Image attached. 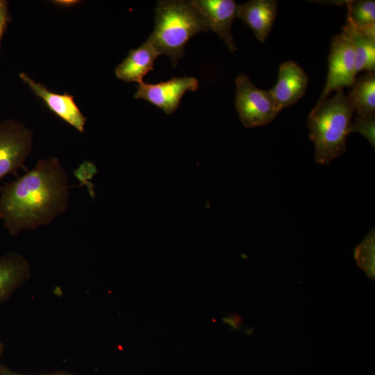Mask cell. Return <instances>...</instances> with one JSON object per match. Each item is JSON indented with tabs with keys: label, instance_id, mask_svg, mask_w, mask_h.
Masks as SVG:
<instances>
[{
	"label": "cell",
	"instance_id": "cell-8",
	"mask_svg": "<svg viewBox=\"0 0 375 375\" xmlns=\"http://www.w3.org/2000/svg\"><path fill=\"white\" fill-rule=\"evenodd\" d=\"M19 77L35 95L44 101L49 110L79 132L84 131L87 119L81 112L72 95L67 92L58 94L51 92L24 72L20 73Z\"/></svg>",
	"mask_w": 375,
	"mask_h": 375
},
{
	"label": "cell",
	"instance_id": "cell-19",
	"mask_svg": "<svg viewBox=\"0 0 375 375\" xmlns=\"http://www.w3.org/2000/svg\"><path fill=\"white\" fill-rule=\"evenodd\" d=\"M10 22V17L8 12V2L3 1L0 3V46L2 37Z\"/></svg>",
	"mask_w": 375,
	"mask_h": 375
},
{
	"label": "cell",
	"instance_id": "cell-12",
	"mask_svg": "<svg viewBox=\"0 0 375 375\" xmlns=\"http://www.w3.org/2000/svg\"><path fill=\"white\" fill-rule=\"evenodd\" d=\"M159 55L154 47L146 40L140 47L131 49L115 67V76L127 83H141L147 73L153 70L155 60Z\"/></svg>",
	"mask_w": 375,
	"mask_h": 375
},
{
	"label": "cell",
	"instance_id": "cell-10",
	"mask_svg": "<svg viewBox=\"0 0 375 375\" xmlns=\"http://www.w3.org/2000/svg\"><path fill=\"white\" fill-rule=\"evenodd\" d=\"M308 81L306 73L297 62L288 60L279 66L278 81L271 90L278 112L305 94Z\"/></svg>",
	"mask_w": 375,
	"mask_h": 375
},
{
	"label": "cell",
	"instance_id": "cell-1",
	"mask_svg": "<svg viewBox=\"0 0 375 375\" xmlns=\"http://www.w3.org/2000/svg\"><path fill=\"white\" fill-rule=\"evenodd\" d=\"M0 189V219L12 236L47 225L67 209L68 176L57 158L38 160Z\"/></svg>",
	"mask_w": 375,
	"mask_h": 375
},
{
	"label": "cell",
	"instance_id": "cell-5",
	"mask_svg": "<svg viewBox=\"0 0 375 375\" xmlns=\"http://www.w3.org/2000/svg\"><path fill=\"white\" fill-rule=\"evenodd\" d=\"M328 60L326 82L317 104L326 101L334 90H343L344 87L351 88L356 78L353 49L350 41L342 33L331 38Z\"/></svg>",
	"mask_w": 375,
	"mask_h": 375
},
{
	"label": "cell",
	"instance_id": "cell-4",
	"mask_svg": "<svg viewBox=\"0 0 375 375\" xmlns=\"http://www.w3.org/2000/svg\"><path fill=\"white\" fill-rule=\"evenodd\" d=\"M235 105L245 127H256L271 123L278 115L272 90H263L253 84L245 74L236 79Z\"/></svg>",
	"mask_w": 375,
	"mask_h": 375
},
{
	"label": "cell",
	"instance_id": "cell-22",
	"mask_svg": "<svg viewBox=\"0 0 375 375\" xmlns=\"http://www.w3.org/2000/svg\"><path fill=\"white\" fill-rule=\"evenodd\" d=\"M51 375H72V374H65V373H56V374H53Z\"/></svg>",
	"mask_w": 375,
	"mask_h": 375
},
{
	"label": "cell",
	"instance_id": "cell-3",
	"mask_svg": "<svg viewBox=\"0 0 375 375\" xmlns=\"http://www.w3.org/2000/svg\"><path fill=\"white\" fill-rule=\"evenodd\" d=\"M353 106L343 90L310 111L306 124L310 139L315 147V161L319 165H329L344 153L347 138L351 133Z\"/></svg>",
	"mask_w": 375,
	"mask_h": 375
},
{
	"label": "cell",
	"instance_id": "cell-13",
	"mask_svg": "<svg viewBox=\"0 0 375 375\" xmlns=\"http://www.w3.org/2000/svg\"><path fill=\"white\" fill-rule=\"evenodd\" d=\"M31 276V265L21 254L6 253L0 256V303L3 302Z\"/></svg>",
	"mask_w": 375,
	"mask_h": 375
},
{
	"label": "cell",
	"instance_id": "cell-2",
	"mask_svg": "<svg viewBox=\"0 0 375 375\" xmlns=\"http://www.w3.org/2000/svg\"><path fill=\"white\" fill-rule=\"evenodd\" d=\"M208 31L205 17L192 1H158L154 28L147 40L160 55H167L176 66L189 40L198 33Z\"/></svg>",
	"mask_w": 375,
	"mask_h": 375
},
{
	"label": "cell",
	"instance_id": "cell-21",
	"mask_svg": "<svg viewBox=\"0 0 375 375\" xmlns=\"http://www.w3.org/2000/svg\"><path fill=\"white\" fill-rule=\"evenodd\" d=\"M53 2H56L55 3H57L58 5H60V6H70L72 5H74L75 3H76V2H78L77 1H53Z\"/></svg>",
	"mask_w": 375,
	"mask_h": 375
},
{
	"label": "cell",
	"instance_id": "cell-14",
	"mask_svg": "<svg viewBox=\"0 0 375 375\" xmlns=\"http://www.w3.org/2000/svg\"><path fill=\"white\" fill-rule=\"evenodd\" d=\"M350 41L356 61L357 73L365 70L375 72V38L361 32L347 16L342 32Z\"/></svg>",
	"mask_w": 375,
	"mask_h": 375
},
{
	"label": "cell",
	"instance_id": "cell-20",
	"mask_svg": "<svg viewBox=\"0 0 375 375\" xmlns=\"http://www.w3.org/2000/svg\"><path fill=\"white\" fill-rule=\"evenodd\" d=\"M0 375H26V374H18L15 372H12L9 369L0 366Z\"/></svg>",
	"mask_w": 375,
	"mask_h": 375
},
{
	"label": "cell",
	"instance_id": "cell-7",
	"mask_svg": "<svg viewBox=\"0 0 375 375\" xmlns=\"http://www.w3.org/2000/svg\"><path fill=\"white\" fill-rule=\"evenodd\" d=\"M198 88V80L187 76H174L167 81L154 84L142 81L138 83L134 98L146 100L171 115L178 108L184 94L188 91L194 92Z\"/></svg>",
	"mask_w": 375,
	"mask_h": 375
},
{
	"label": "cell",
	"instance_id": "cell-23",
	"mask_svg": "<svg viewBox=\"0 0 375 375\" xmlns=\"http://www.w3.org/2000/svg\"><path fill=\"white\" fill-rule=\"evenodd\" d=\"M3 350V344L0 342V355L1 354Z\"/></svg>",
	"mask_w": 375,
	"mask_h": 375
},
{
	"label": "cell",
	"instance_id": "cell-16",
	"mask_svg": "<svg viewBox=\"0 0 375 375\" xmlns=\"http://www.w3.org/2000/svg\"><path fill=\"white\" fill-rule=\"evenodd\" d=\"M347 17L361 32L375 38V1L358 0L346 1Z\"/></svg>",
	"mask_w": 375,
	"mask_h": 375
},
{
	"label": "cell",
	"instance_id": "cell-17",
	"mask_svg": "<svg viewBox=\"0 0 375 375\" xmlns=\"http://www.w3.org/2000/svg\"><path fill=\"white\" fill-rule=\"evenodd\" d=\"M374 228H373L354 251L358 265L371 278L374 276Z\"/></svg>",
	"mask_w": 375,
	"mask_h": 375
},
{
	"label": "cell",
	"instance_id": "cell-9",
	"mask_svg": "<svg viewBox=\"0 0 375 375\" xmlns=\"http://www.w3.org/2000/svg\"><path fill=\"white\" fill-rule=\"evenodd\" d=\"M193 5L205 17L210 31L222 40L231 53L237 50L231 26L236 18L238 5L233 0H194Z\"/></svg>",
	"mask_w": 375,
	"mask_h": 375
},
{
	"label": "cell",
	"instance_id": "cell-24",
	"mask_svg": "<svg viewBox=\"0 0 375 375\" xmlns=\"http://www.w3.org/2000/svg\"><path fill=\"white\" fill-rule=\"evenodd\" d=\"M2 0H0V3H1Z\"/></svg>",
	"mask_w": 375,
	"mask_h": 375
},
{
	"label": "cell",
	"instance_id": "cell-6",
	"mask_svg": "<svg viewBox=\"0 0 375 375\" xmlns=\"http://www.w3.org/2000/svg\"><path fill=\"white\" fill-rule=\"evenodd\" d=\"M32 131L17 122L0 123V181L8 174H17L31 151Z\"/></svg>",
	"mask_w": 375,
	"mask_h": 375
},
{
	"label": "cell",
	"instance_id": "cell-18",
	"mask_svg": "<svg viewBox=\"0 0 375 375\" xmlns=\"http://www.w3.org/2000/svg\"><path fill=\"white\" fill-rule=\"evenodd\" d=\"M351 132H358L367 138L373 147H375V115L357 117L351 124Z\"/></svg>",
	"mask_w": 375,
	"mask_h": 375
},
{
	"label": "cell",
	"instance_id": "cell-11",
	"mask_svg": "<svg viewBox=\"0 0 375 375\" xmlns=\"http://www.w3.org/2000/svg\"><path fill=\"white\" fill-rule=\"evenodd\" d=\"M277 9L275 0H250L238 5L236 18L248 26L258 41L264 42L273 27Z\"/></svg>",
	"mask_w": 375,
	"mask_h": 375
},
{
	"label": "cell",
	"instance_id": "cell-15",
	"mask_svg": "<svg viewBox=\"0 0 375 375\" xmlns=\"http://www.w3.org/2000/svg\"><path fill=\"white\" fill-rule=\"evenodd\" d=\"M347 97L358 117L375 115V72H366L356 78Z\"/></svg>",
	"mask_w": 375,
	"mask_h": 375
}]
</instances>
